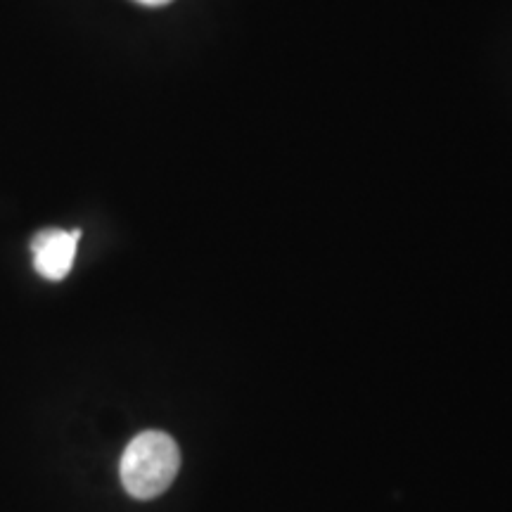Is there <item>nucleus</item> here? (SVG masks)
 Listing matches in <instances>:
<instances>
[{
	"instance_id": "1",
	"label": "nucleus",
	"mask_w": 512,
	"mask_h": 512,
	"mask_svg": "<svg viewBox=\"0 0 512 512\" xmlns=\"http://www.w3.org/2000/svg\"><path fill=\"white\" fill-rule=\"evenodd\" d=\"M181 470L178 444L164 432H140L121 456L119 475L128 496L152 501L162 496Z\"/></svg>"
},
{
	"instance_id": "2",
	"label": "nucleus",
	"mask_w": 512,
	"mask_h": 512,
	"mask_svg": "<svg viewBox=\"0 0 512 512\" xmlns=\"http://www.w3.org/2000/svg\"><path fill=\"white\" fill-rule=\"evenodd\" d=\"M81 230L46 228L31 240V254H34V268L41 278L50 283H60L69 275L74 266L76 245H79Z\"/></svg>"
},
{
	"instance_id": "3",
	"label": "nucleus",
	"mask_w": 512,
	"mask_h": 512,
	"mask_svg": "<svg viewBox=\"0 0 512 512\" xmlns=\"http://www.w3.org/2000/svg\"><path fill=\"white\" fill-rule=\"evenodd\" d=\"M140 5H147V8H159V5H169L171 0H136Z\"/></svg>"
}]
</instances>
